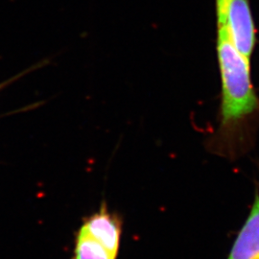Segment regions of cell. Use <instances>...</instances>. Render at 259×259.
I'll return each instance as SVG.
<instances>
[{"label":"cell","mask_w":259,"mask_h":259,"mask_svg":"<svg viewBox=\"0 0 259 259\" xmlns=\"http://www.w3.org/2000/svg\"><path fill=\"white\" fill-rule=\"evenodd\" d=\"M0 89H1V85H0Z\"/></svg>","instance_id":"52a82bcc"},{"label":"cell","mask_w":259,"mask_h":259,"mask_svg":"<svg viewBox=\"0 0 259 259\" xmlns=\"http://www.w3.org/2000/svg\"><path fill=\"white\" fill-rule=\"evenodd\" d=\"M117 257L80 228L75 232L74 248L71 259H117Z\"/></svg>","instance_id":"5b68a950"},{"label":"cell","mask_w":259,"mask_h":259,"mask_svg":"<svg viewBox=\"0 0 259 259\" xmlns=\"http://www.w3.org/2000/svg\"><path fill=\"white\" fill-rule=\"evenodd\" d=\"M231 2H232V0H216L218 26L227 24L228 12H229Z\"/></svg>","instance_id":"8992f818"},{"label":"cell","mask_w":259,"mask_h":259,"mask_svg":"<svg viewBox=\"0 0 259 259\" xmlns=\"http://www.w3.org/2000/svg\"><path fill=\"white\" fill-rule=\"evenodd\" d=\"M218 58L222 76L223 121L230 123L255 111L258 100L250 83L249 61L233 46L227 24L218 26Z\"/></svg>","instance_id":"6da1fadb"},{"label":"cell","mask_w":259,"mask_h":259,"mask_svg":"<svg viewBox=\"0 0 259 259\" xmlns=\"http://www.w3.org/2000/svg\"><path fill=\"white\" fill-rule=\"evenodd\" d=\"M227 25L233 46L250 62L255 42V29L249 0H232Z\"/></svg>","instance_id":"3957f363"},{"label":"cell","mask_w":259,"mask_h":259,"mask_svg":"<svg viewBox=\"0 0 259 259\" xmlns=\"http://www.w3.org/2000/svg\"><path fill=\"white\" fill-rule=\"evenodd\" d=\"M80 229L118 256L123 234V218L118 213L110 210L105 202L95 212L83 218Z\"/></svg>","instance_id":"7a4b0ae2"},{"label":"cell","mask_w":259,"mask_h":259,"mask_svg":"<svg viewBox=\"0 0 259 259\" xmlns=\"http://www.w3.org/2000/svg\"><path fill=\"white\" fill-rule=\"evenodd\" d=\"M228 259H259V195Z\"/></svg>","instance_id":"277c9868"}]
</instances>
